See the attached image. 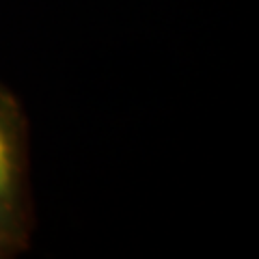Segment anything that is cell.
I'll return each mask as SVG.
<instances>
[{
	"mask_svg": "<svg viewBox=\"0 0 259 259\" xmlns=\"http://www.w3.org/2000/svg\"><path fill=\"white\" fill-rule=\"evenodd\" d=\"M18 136L9 115L0 110V236L7 233L18 199Z\"/></svg>",
	"mask_w": 259,
	"mask_h": 259,
	"instance_id": "obj_1",
	"label": "cell"
}]
</instances>
